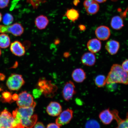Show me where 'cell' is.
I'll return each mask as SVG.
<instances>
[{
  "mask_svg": "<svg viewBox=\"0 0 128 128\" xmlns=\"http://www.w3.org/2000/svg\"><path fill=\"white\" fill-rule=\"evenodd\" d=\"M36 106L17 108L13 112L12 116L18 124L24 128H32L36 124L38 116L33 114Z\"/></svg>",
  "mask_w": 128,
  "mask_h": 128,
  "instance_id": "6da1fadb",
  "label": "cell"
},
{
  "mask_svg": "<svg viewBox=\"0 0 128 128\" xmlns=\"http://www.w3.org/2000/svg\"><path fill=\"white\" fill-rule=\"evenodd\" d=\"M106 84L115 83L128 84V73L120 65L114 64L111 67L106 78Z\"/></svg>",
  "mask_w": 128,
  "mask_h": 128,
  "instance_id": "7a4b0ae2",
  "label": "cell"
},
{
  "mask_svg": "<svg viewBox=\"0 0 128 128\" xmlns=\"http://www.w3.org/2000/svg\"><path fill=\"white\" fill-rule=\"evenodd\" d=\"M37 86L45 96L49 98L54 97L58 90L57 86L52 84L51 81L48 80L44 78L39 79Z\"/></svg>",
  "mask_w": 128,
  "mask_h": 128,
  "instance_id": "3957f363",
  "label": "cell"
},
{
  "mask_svg": "<svg viewBox=\"0 0 128 128\" xmlns=\"http://www.w3.org/2000/svg\"><path fill=\"white\" fill-rule=\"evenodd\" d=\"M0 128H24L18 124L12 115L7 110L0 112Z\"/></svg>",
  "mask_w": 128,
  "mask_h": 128,
  "instance_id": "277c9868",
  "label": "cell"
},
{
  "mask_svg": "<svg viewBox=\"0 0 128 128\" xmlns=\"http://www.w3.org/2000/svg\"><path fill=\"white\" fill-rule=\"evenodd\" d=\"M25 84V81L21 75L12 74L6 82V86L9 90L18 91Z\"/></svg>",
  "mask_w": 128,
  "mask_h": 128,
  "instance_id": "5b68a950",
  "label": "cell"
},
{
  "mask_svg": "<svg viewBox=\"0 0 128 128\" xmlns=\"http://www.w3.org/2000/svg\"><path fill=\"white\" fill-rule=\"evenodd\" d=\"M16 103L20 108H28L36 106V105L33 96L26 91L22 92L19 94Z\"/></svg>",
  "mask_w": 128,
  "mask_h": 128,
  "instance_id": "8992f818",
  "label": "cell"
},
{
  "mask_svg": "<svg viewBox=\"0 0 128 128\" xmlns=\"http://www.w3.org/2000/svg\"><path fill=\"white\" fill-rule=\"evenodd\" d=\"M73 110L68 108L62 112L56 120V124L61 126L68 124L71 121L73 117Z\"/></svg>",
  "mask_w": 128,
  "mask_h": 128,
  "instance_id": "52a82bcc",
  "label": "cell"
},
{
  "mask_svg": "<svg viewBox=\"0 0 128 128\" xmlns=\"http://www.w3.org/2000/svg\"><path fill=\"white\" fill-rule=\"evenodd\" d=\"M62 92V96L65 100L69 101L71 100L76 93V87L72 82L70 81L66 83Z\"/></svg>",
  "mask_w": 128,
  "mask_h": 128,
  "instance_id": "ba28073f",
  "label": "cell"
},
{
  "mask_svg": "<svg viewBox=\"0 0 128 128\" xmlns=\"http://www.w3.org/2000/svg\"><path fill=\"white\" fill-rule=\"evenodd\" d=\"M11 52L17 56H22L25 55L26 49L25 46L18 41H15L12 43L10 46Z\"/></svg>",
  "mask_w": 128,
  "mask_h": 128,
  "instance_id": "9c48e42d",
  "label": "cell"
},
{
  "mask_svg": "<svg viewBox=\"0 0 128 128\" xmlns=\"http://www.w3.org/2000/svg\"><path fill=\"white\" fill-rule=\"evenodd\" d=\"M95 34L98 38L102 40H108L111 36V32L108 27L105 26H101L96 29Z\"/></svg>",
  "mask_w": 128,
  "mask_h": 128,
  "instance_id": "30bf717a",
  "label": "cell"
},
{
  "mask_svg": "<svg viewBox=\"0 0 128 128\" xmlns=\"http://www.w3.org/2000/svg\"><path fill=\"white\" fill-rule=\"evenodd\" d=\"M62 111V107L60 104L55 102H50L46 108V111L48 114L53 116H58Z\"/></svg>",
  "mask_w": 128,
  "mask_h": 128,
  "instance_id": "8fae6325",
  "label": "cell"
},
{
  "mask_svg": "<svg viewBox=\"0 0 128 128\" xmlns=\"http://www.w3.org/2000/svg\"><path fill=\"white\" fill-rule=\"evenodd\" d=\"M24 31L23 27L20 24L16 23L7 26V33L12 34L14 36H20L23 34Z\"/></svg>",
  "mask_w": 128,
  "mask_h": 128,
  "instance_id": "7c38bea8",
  "label": "cell"
},
{
  "mask_svg": "<svg viewBox=\"0 0 128 128\" xmlns=\"http://www.w3.org/2000/svg\"><path fill=\"white\" fill-rule=\"evenodd\" d=\"M101 121L105 125L110 124L114 119L113 113L109 108L106 109L102 111L99 115Z\"/></svg>",
  "mask_w": 128,
  "mask_h": 128,
  "instance_id": "4fadbf2b",
  "label": "cell"
},
{
  "mask_svg": "<svg viewBox=\"0 0 128 128\" xmlns=\"http://www.w3.org/2000/svg\"><path fill=\"white\" fill-rule=\"evenodd\" d=\"M81 61L83 64L89 66H92L96 63V56L92 52L85 53L81 57Z\"/></svg>",
  "mask_w": 128,
  "mask_h": 128,
  "instance_id": "5bb4252c",
  "label": "cell"
},
{
  "mask_svg": "<svg viewBox=\"0 0 128 128\" xmlns=\"http://www.w3.org/2000/svg\"><path fill=\"white\" fill-rule=\"evenodd\" d=\"M87 47L90 52L92 53H96L100 51L102 48V43L100 40L93 39L88 42Z\"/></svg>",
  "mask_w": 128,
  "mask_h": 128,
  "instance_id": "9a60e30c",
  "label": "cell"
},
{
  "mask_svg": "<svg viewBox=\"0 0 128 128\" xmlns=\"http://www.w3.org/2000/svg\"><path fill=\"white\" fill-rule=\"evenodd\" d=\"M111 111L114 116V119L118 124V126L116 128H128V112L126 119L122 120L120 118L117 110H114Z\"/></svg>",
  "mask_w": 128,
  "mask_h": 128,
  "instance_id": "2e32d148",
  "label": "cell"
},
{
  "mask_svg": "<svg viewBox=\"0 0 128 128\" xmlns=\"http://www.w3.org/2000/svg\"><path fill=\"white\" fill-rule=\"evenodd\" d=\"M120 44L118 42L114 40H111L106 43L105 48L110 54L114 55L119 50Z\"/></svg>",
  "mask_w": 128,
  "mask_h": 128,
  "instance_id": "e0dca14e",
  "label": "cell"
},
{
  "mask_svg": "<svg viewBox=\"0 0 128 128\" xmlns=\"http://www.w3.org/2000/svg\"><path fill=\"white\" fill-rule=\"evenodd\" d=\"M72 76L75 82L82 83L86 78V74L84 70L81 68H78L74 70L72 73Z\"/></svg>",
  "mask_w": 128,
  "mask_h": 128,
  "instance_id": "ac0fdd59",
  "label": "cell"
},
{
  "mask_svg": "<svg viewBox=\"0 0 128 128\" xmlns=\"http://www.w3.org/2000/svg\"><path fill=\"white\" fill-rule=\"evenodd\" d=\"M34 22L36 28L38 29L42 30L44 29L47 26L49 20L46 16L41 15L36 17Z\"/></svg>",
  "mask_w": 128,
  "mask_h": 128,
  "instance_id": "d6986e66",
  "label": "cell"
},
{
  "mask_svg": "<svg viewBox=\"0 0 128 128\" xmlns=\"http://www.w3.org/2000/svg\"><path fill=\"white\" fill-rule=\"evenodd\" d=\"M112 28L116 30H120L124 26V21L122 18L119 16H116L112 18L111 22Z\"/></svg>",
  "mask_w": 128,
  "mask_h": 128,
  "instance_id": "ffe728a7",
  "label": "cell"
},
{
  "mask_svg": "<svg viewBox=\"0 0 128 128\" xmlns=\"http://www.w3.org/2000/svg\"><path fill=\"white\" fill-rule=\"evenodd\" d=\"M79 12L76 10L72 8L67 10L64 16H66L68 20L74 22L79 18Z\"/></svg>",
  "mask_w": 128,
  "mask_h": 128,
  "instance_id": "44dd1931",
  "label": "cell"
},
{
  "mask_svg": "<svg viewBox=\"0 0 128 128\" xmlns=\"http://www.w3.org/2000/svg\"><path fill=\"white\" fill-rule=\"evenodd\" d=\"M10 44V38L8 35L6 34H0V48H6L9 47Z\"/></svg>",
  "mask_w": 128,
  "mask_h": 128,
  "instance_id": "7402d4cb",
  "label": "cell"
},
{
  "mask_svg": "<svg viewBox=\"0 0 128 128\" xmlns=\"http://www.w3.org/2000/svg\"><path fill=\"white\" fill-rule=\"evenodd\" d=\"M86 9L88 14L94 15L98 12L100 9V6L96 1H94L92 4Z\"/></svg>",
  "mask_w": 128,
  "mask_h": 128,
  "instance_id": "603a6c76",
  "label": "cell"
},
{
  "mask_svg": "<svg viewBox=\"0 0 128 128\" xmlns=\"http://www.w3.org/2000/svg\"><path fill=\"white\" fill-rule=\"evenodd\" d=\"M95 83L97 87H103L106 84V78L104 75H98L95 78Z\"/></svg>",
  "mask_w": 128,
  "mask_h": 128,
  "instance_id": "cb8c5ba5",
  "label": "cell"
},
{
  "mask_svg": "<svg viewBox=\"0 0 128 128\" xmlns=\"http://www.w3.org/2000/svg\"><path fill=\"white\" fill-rule=\"evenodd\" d=\"M14 18L12 14L9 13H6L3 18V23L4 25L9 26L13 22Z\"/></svg>",
  "mask_w": 128,
  "mask_h": 128,
  "instance_id": "d4e9b609",
  "label": "cell"
},
{
  "mask_svg": "<svg viewBox=\"0 0 128 128\" xmlns=\"http://www.w3.org/2000/svg\"><path fill=\"white\" fill-rule=\"evenodd\" d=\"M46 2V0H26V2L31 4L34 9H37L40 5Z\"/></svg>",
  "mask_w": 128,
  "mask_h": 128,
  "instance_id": "484cf974",
  "label": "cell"
},
{
  "mask_svg": "<svg viewBox=\"0 0 128 128\" xmlns=\"http://www.w3.org/2000/svg\"><path fill=\"white\" fill-rule=\"evenodd\" d=\"M85 128H100V124L97 121L91 120L86 122Z\"/></svg>",
  "mask_w": 128,
  "mask_h": 128,
  "instance_id": "4316f807",
  "label": "cell"
},
{
  "mask_svg": "<svg viewBox=\"0 0 128 128\" xmlns=\"http://www.w3.org/2000/svg\"><path fill=\"white\" fill-rule=\"evenodd\" d=\"M12 94L9 92H4L2 94V97L3 100L6 102H10L12 100Z\"/></svg>",
  "mask_w": 128,
  "mask_h": 128,
  "instance_id": "83f0119b",
  "label": "cell"
},
{
  "mask_svg": "<svg viewBox=\"0 0 128 128\" xmlns=\"http://www.w3.org/2000/svg\"><path fill=\"white\" fill-rule=\"evenodd\" d=\"M10 0H0V8L3 9L8 7Z\"/></svg>",
  "mask_w": 128,
  "mask_h": 128,
  "instance_id": "f1b7e54d",
  "label": "cell"
},
{
  "mask_svg": "<svg viewBox=\"0 0 128 128\" xmlns=\"http://www.w3.org/2000/svg\"><path fill=\"white\" fill-rule=\"evenodd\" d=\"M116 84L115 83H111L107 84L106 87L109 90L112 92L115 90L116 88Z\"/></svg>",
  "mask_w": 128,
  "mask_h": 128,
  "instance_id": "f546056e",
  "label": "cell"
},
{
  "mask_svg": "<svg viewBox=\"0 0 128 128\" xmlns=\"http://www.w3.org/2000/svg\"><path fill=\"white\" fill-rule=\"evenodd\" d=\"M121 66L125 71L128 73V60L124 61L123 62Z\"/></svg>",
  "mask_w": 128,
  "mask_h": 128,
  "instance_id": "4dcf8cb0",
  "label": "cell"
},
{
  "mask_svg": "<svg viewBox=\"0 0 128 128\" xmlns=\"http://www.w3.org/2000/svg\"><path fill=\"white\" fill-rule=\"evenodd\" d=\"M7 26L0 25V33L2 34L7 33Z\"/></svg>",
  "mask_w": 128,
  "mask_h": 128,
  "instance_id": "1f68e13d",
  "label": "cell"
},
{
  "mask_svg": "<svg viewBox=\"0 0 128 128\" xmlns=\"http://www.w3.org/2000/svg\"><path fill=\"white\" fill-rule=\"evenodd\" d=\"M42 93L41 91L38 89L34 90L33 91V94L34 96L36 98L39 97L41 96Z\"/></svg>",
  "mask_w": 128,
  "mask_h": 128,
  "instance_id": "d6a6232c",
  "label": "cell"
},
{
  "mask_svg": "<svg viewBox=\"0 0 128 128\" xmlns=\"http://www.w3.org/2000/svg\"><path fill=\"white\" fill-rule=\"evenodd\" d=\"M94 0H85L84 3V6L85 9L89 6L94 2Z\"/></svg>",
  "mask_w": 128,
  "mask_h": 128,
  "instance_id": "836d02e7",
  "label": "cell"
},
{
  "mask_svg": "<svg viewBox=\"0 0 128 128\" xmlns=\"http://www.w3.org/2000/svg\"><path fill=\"white\" fill-rule=\"evenodd\" d=\"M34 128H46L42 122H38L35 125Z\"/></svg>",
  "mask_w": 128,
  "mask_h": 128,
  "instance_id": "e575fe53",
  "label": "cell"
},
{
  "mask_svg": "<svg viewBox=\"0 0 128 128\" xmlns=\"http://www.w3.org/2000/svg\"><path fill=\"white\" fill-rule=\"evenodd\" d=\"M47 128H60V126L56 124L51 123L48 125Z\"/></svg>",
  "mask_w": 128,
  "mask_h": 128,
  "instance_id": "d590c367",
  "label": "cell"
},
{
  "mask_svg": "<svg viewBox=\"0 0 128 128\" xmlns=\"http://www.w3.org/2000/svg\"><path fill=\"white\" fill-rule=\"evenodd\" d=\"M6 76L4 74L0 73V80L4 81L5 79Z\"/></svg>",
  "mask_w": 128,
  "mask_h": 128,
  "instance_id": "8d00e7d4",
  "label": "cell"
},
{
  "mask_svg": "<svg viewBox=\"0 0 128 128\" xmlns=\"http://www.w3.org/2000/svg\"><path fill=\"white\" fill-rule=\"evenodd\" d=\"M79 29L80 31H84L86 29V27L84 25H80L79 26Z\"/></svg>",
  "mask_w": 128,
  "mask_h": 128,
  "instance_id": "74e56055",
  "label": "cell"
},
{
  "mask_svg": "<svg viewBox=\"0 0 128 128\" xmlns=\"http://www.w3.org/2000/svg\"><path fill=\"white\" fill-rule=\"evenodd\" d=\"M18 95L17 94H15L12 95V100H17L18 99Z\"/></svg>",
  "mask_w": 128,
  "mask_h": 128,
  "instance_id": "f35d334b",
  "label": "cell"
},
{
  "mask_svg": "<svg viewBox=\"0 0 128 128\" xmlns=\"http://www.w3.org/2000/svg\"><path fill=\"white\" fill-rule=\"evenodd\" d=\"M80 2L79 0H74L73 1V4L75 6H77Z\"/></svg>",
  "mask_w": 128,
  "mask_h": 128,
  "instance_id": "ab89813d",
  "label": "cell"
},
{
  "mask_svg": "<svg viewBox=\"0 0 128 128\" xmlns=\"http://www.w3.org/2000/svg\"><path fill=\"white\" fill-rule=\"evenodd\" d=\"M70 55V53L68 52H65L64 54V57L65 58H68L69 56Z\"/></svg>",
  "mask_w": 128,
  "mask_h": 128,
  "instance_id": "60d3db41",
  "label": "cell"
},
{
  "mask_svg": "<svg viewBox=\"0 0 128 128\" xmlns=\"http://www.w3.org/2000/svg\"><path fill=\"white\" fill-rule=\"evenodd\" d=\"M95 0V1L96 2H97L102 3L105 2L106 1V0Z\"/></svg>",
  "mask_w": 128,
  "mask_h": 128,
  "instance_id": "b9f144b4",
  "label": "cell"
},
{
  "mask_svg": "<svg viewBox=\"0 0 128 128\" xmlns=\"http://www.w3.org/2000/svg\"><path fill=\"white\" fill-rule=\"evenodd\" d=\"M18 63L17 62H15L14 64L13 65V66L12 67V68H17V67L18 66Z\"/></svg>",
  "mask_w": 128,
  "mask_h": 128,
  "instance_id": "7bdbcfd3",
  "label": "cell"
},
{
  "mask_svg": "<svg viewBox=\"0 0 128 128\" xmlns=\"http://www.w3.org/2000/svg\"><path fill=\"white\" fill-rule=\"evenodd\" d=\"M60 43V41L59 40H56L55 41V44H58Z\"/></svg>",
  "mask_w": 128,
  "mask_h": 128,
  "instance_id": "ee69618b",
  "label": "cell"
},
{
  "mask_svg": "<svg viewBox=\"0 0 128 128\" xmlns=\"http://www.w3.org/2000/svg\"><path fill=\"white\" fill-rule=\"evenodd\" d=\"M2 20V15L1 13L0 12V22H1Z\"/></svg>",
  "mask_w": 128,
  "mask_h": 128,
  "instance_id": "f6af8a7d",
  "label": "cell"
},
{
  "mask_svg": "<svg viewBox=\"0 0 128 128\" xmlns=\"http://www.w3.org/2000/svg\"><path fill=\"white\" fill-rule=\"evenodd\" d=\"M1 55V52L0 49V56Z\"/></svg>",
  "mask_w": 128,
  "mask_h": 128,
  "instance_id": "bcb514c9",
  "label": "cell"
},
{
  "mask_svg": "<svg viewBox=\"0 0 128 128\" xmlns=\"http://www.w3.org/2000/svg\"><path fill=\"white\" fill-rule=\"evenodd\" d=\"M1 91V89L0 88V92Z\"/></svg>",
  "mask_w": 128,
  "mask_h": 128,
  "instance_id": "7dc6e473",
  "label": "cell"
}]
</instances>
